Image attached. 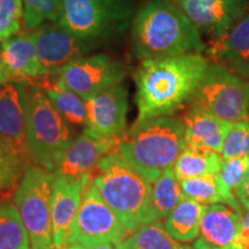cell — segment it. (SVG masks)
<instances>
[{
    "instance_id": "19",
    "label": "cell",
    "mask_w": 249,
    "mask_h": 249,
    "mask_svg": "<svg viewBox=\"0 0 249 249\" xmlns=\"http://www.w3.org/2000/svg\"><path fill=\"white\" fill-rule=\"evenodd\" d=\"M0 136L13 143L29 157L26 112L20 81H11L0 86Z\"/></svg>"
},
{
    "instance_id": "4",
    "label": "cell",
    "mask_w": 249,
    "mask_h": 249,
    "mask_svg": "<svg viewBox=\"0 0 249 249\" xmlns=\"http://www.w3.org/2000/svg\"><path fill=\"white\" fill-rule=\"evenodd\" d=\"M186 145L182 120L173 117L136 120L117 149L149 182L174 166Z\"/></svg>"
},
{
    "instance_id": "18",
    "label": "cell",
    "mask_w": 249,
    "mask_h": 249,
    "mask_svg": "<svg viewBox=\"0 0 249 249\" xmlns=\"http://www.w3.org/2000/svg\"><path fill=\"white\" fill-rule=\"evenodd\" d=\"M0 50L11 81L35 82L45 77L31 33H18L0 40Z\"/></svg>"
},
{
    "instance_id": "1",
    "label": "cell",
    "mask_w": 249,
    "mask_h": 249,
    "mask_svg": "<svg viewBox=\"0 0 249 249\" xmlns=\"http://www.w3.org/2000/svg\"><path fill=\"white\" fill-rule=\"evenodd\" d=\"M211 62L200 52L142 60L135 73L136 120L171 117L191 102Z\"/></svg>"
},
{
    "instance_id": "3",
    "label": "cell",
    "mask_w": 249,
    "mask_h": 249,
    "mask_svg": "<svg viewBox=\"0 0 249 249\" xmlns=\"http://www.w3.org/2000/svg\"><path fill=\"white\" fill-rule=\"evenodd\" d=\"M92 180L103 200L129 234L156 222L151 207L150 182L118 149L105 156L92 170Z\"/></svg>"
},
{
    "instance_id": "32",
    "label": "cell",
    "mask_w": 249,
    "mask_h": 249,
    "mask_svg": "<svg viewBox=\"0 0 249 249\" xmlns=\"http://www.w3.org/2000/svg\"><path fill=\"white\" fill-rule=\"evenodd\" d=\"M22 23V0H0V40L18 35Z\"/></svg>"
},
{
    "instance_id": "2",
    "label": "cell",
    "mask_w": 249,
    "mask_h": 249,
    "mask_svg": "<svg viewBox=\"0 0 249 249\" xmlns=\"http://www.w3.org/2000/svg\"><path fill=\"white\" fill-rule=\"evenodd\" d=\"M130 39L141 60L207 50L200 30L170 0H150L134 15Z\"/></svg>"
},
{
    "instance_id": "11",
    "label": "cell",
    "mask_w": 249,
    "mask_h": 249,
    "mask_svg": "<svg viewBox=\"0 0 249 249\" xmlns=\"http://www.w3.org/2000/svg\"><path fill=\"white\" fill-rule=\"evenodd\" d=\"M45 76L76 59L88 55L101 42L79 37L59 22H46L31 30Z\"/></svg>"
},
{
    "instance_id": "30",
    "label": "cell",
    "mask_w": 249,
    "mask_h": 249,
    "mask_svg": "<svg viewBox=\"0 0 249 249\" xmlns=\"http://www.w3.org/2000/svg\"><path fill=\"white\" fill-rule=\"evenodd\" d=\"M64 0H22L23 24L34 30L46 22H57Z\"/></svg>"
},
{
    "instance_id": "20",
    "label": "cell",
    "mask_w": 249,
    "mask_h": 249,
    "mask_svg": "<svg viewBox=\"0 0 249 249\" xmlns=\"http://www.w3.org/2000/svg\"><path fill=\"white\" fill-rule=\"evenodd\" d=\"M182 123L185 126L186 145L209 149L222 154L231 123L196 107H191Z\"/></svg>"
},
{
    "instance_id": "5",
    "label": "cell",
    "mask_w": 249,
    "mask_h": 249,
    "mask_svg": "<svg viewBox=\"0 0 249 249\" xmlns=\"http://www.w3.org/2000/svg\"><path fill=\"white\" fill-rule=\"evenodd\" d=\"M20 82L26 112L28 154L33 164L55 172L62 156L75 139L74 132L42 87L34 82Z\"/></svg>"
},
{
    "instance_id": "35",
    "label": "cell",
    "mask_w": 249,
    "mask_h": 249,
    "mask_svg": "<svg viewBox=\"0 0 249 249\" xmlns=\"http://www.w3.org/2000/svg\"><path fill=\"white\" fill-rule=\"evenodd\" d=\"M11 82V77H9V74L7 70H6L4 61H2L1 58V50H0V86L4 85V83Z\"/></svg>"
},
{
    "instance_id": "10",
    "label": "cell",
    "mask_w": 249,
    "mask_h": 249,
    "mask_svg": "<svg viewBox=\"0 0 249 249\" xmlns=\"http://www.w3.org/2000/svg\"><path fill=\"white\" fill-rule=\"evenodd\" d=\"M126 70L107 54H88L52 71L37 85L55 83L71 90L83 99L114 85L123 83Z\"/></svg>"
},
{
    "instance_id": "8",
    "label": "cell",
    "mask_w": 249,
    "mask_h": 249,
    "mask_svg": "<svg viewBox=\"0 0 249 249\" xmlns=\"http://www.w3.org/2000/svg\"><path fill=\"white\" fill-rule=\"evenodd\" d=\"M189 104L229 123L249 121V82L211 64Z\"/></svg>"
},
{
    "instance_id": "37",
    "label": "cell",
    "mask_w": 249,
    "mask_h": 249,
    "mask_svg": "<svg viewBox=\"0 0 249 249\" xmlns=\"http://www.w3.org/2000/svg\"><path fill=\"white\" fill-rule=\"evenodd\" d=\"M62 249H88V248H87L86 246H83L82 244H80V242H71V244L67 245L66 247Z\"/></svg>"
},
{
    "instance_id": "31",
    "label": "cell",
    "mask_w": 249,
    "mask_h": 249,
    "mask_svg": "<svg viewBox=\"0 0 249 249\" xmlns=\"http://www.w3.org/2000/svg\"><path fill=\"white\" fill-rule=\"evenodd\" d=\"M224 160L235 157H249V121L231 123L224 141Z\"/></svg>"
},
{
    "instance_id": "14",
    "label": "cell",
    "mask_w": 249,
    "mask_h": 249,
    "mask_svg": "<svg viewBox=\"0 0 249 249\" xmlns=\"http://www.w3.org/2000/svg\"><path fill=\"white\" fill-rule=\"evenodd\" d=\"M118 142L119 140L103 138L85 128L73 140L54 173L80 180L91 172L105 156L117 149Z\"/></svg>"
},
{
    "instance_id": "13",
    "label": "cell",
    "mask_w": 249,
    "mask_h": 249,
    "mask_svg": "<svg viewBox=\"0 0 249 249\" xmlns=\"http://www.w3.org/2000/svg\"><path fill=\"white\" fill-rule=\"evenodd\" d=\"M194 26L216 40L245 17V0H170Z\"/></svg>"
},
{
    "instance_id": "15",
    "label": "cell",
    "mask_w": 249,
    "mask_h": 249,
    "mask_svg": "<svg viewBox=\"0 0 249 249\" xmlns=\"http://www.w3.org/2000/svg\"><path fill=\"white\" fill-rule=\"evenodd\" d=\"M241 213L230 205H208L194 249H242L239 242Z\"/></svg>"
},
{
    "instance_id": "9",
    "label": "cell",
    "mask_w": 249,
    "mask_h": 249,
    "mask_svg": "<svg viewBox=\"0 0 249 249\" xmlns=\"http://www.w3.org/2000/svg\"><path fill=\"white\" fill-rule=\"evenodd\" d=\"M82 188V200L75 224L68 239L71 242H80L87 248L95 245L112 244L118 246L129 232L120 222L113 210L103 200L92 180V171L80 179Z\"/></svg>"
},
{
    "instance_id": "29",
    "label": "cell",
    "mask_w": 249,
    "mask_h": 249,
    "mask_svg": "<svg viewBox=\"0 0 249 249\" xmlns=\"http://www.w3.org/2000/svg\"><path fill=\"white\" fill-rule=\"evenodd\" d=\"M179 182L185 198L204 205L224 203L216 174L185 179Z\"/></svg>"
},
{
    "instance_id": "17",
    "label": "cell",
    "mask_w": 249,
    "mask_h": 249,
    "mask_svg": "<svg viewBox=\"0 0 249 249\" xmlns=\"http://www.w3.org/2000/svg\"><path fill=\"white\" fill-rule=\"evenodd\" d=\"M208 59L241 77H249V13L226 35L211 40Z\"/></svg>"
},
{
    "instance_id": "28",
    "label": "cell",
    "mask_w": 249,
    "mask_h": 249,
    "mask_svg": "<svg viewBox=\"0 0 249 249\" xmlns=\"http://www.w3.org/2000/svg\"><path fill=\"white\" fill-rule=\"evenodd\" d=\"M0 249H31L26 226L12 201L0 202Z\"/></svg>"
},
{
    "instance_id": "25",
    "label": "cell",
    "mask_w": 249,
    "mask_h": 249,
    "mask_svg": "<svg viewBox=\"0 0 249 249\" xmlns=\"http://www.w3.org/2000/svg\"><path fill=\"white\" fill-rule=\"evenodd\" d=\"M117 249H194V247L174 240L165 231L160 220H156L129 234L117 246Z\"/></svg>"
},
{
    "instance_id": "22",
    "label": "cell",
    "mask_w": 249,
    "mask_h": 249,
    "mask_svg": "<svg viewBox=\"0 0 249 249\" xmlns=\"http://www.w3.org/2000/svg\"><path fill=\"white\" fill-rule=\"evenodd\" d=\"M208 205L183 198L166 217L164 229L174 240L179 242H192L200 233L202 219Z\"/></svg>"
},
{
    "instance_id": "33",
    "label": "cell",
    "mask_w": 249,
    "mask_h": 249,
    "mask_svg": "<svg viewBox=\"0 0 249 249\" xmlns=\"http://www.w3.org/2000/svg\"><path fill=\"white\" fill-rule=\"evenodd\" d=\"M239 242L242 249H249V210H246L240 216Z\"/></svg>"
},
{
    "instance_id": "6",
    "label": "cell",
    "mask_w": 249,
    "mask_h": 249,
    "mask_svg": "<svg viewBox=\"0 0 249 249\" xmlns=\"http://www.w3.org/2000/svg\"><path fill=\"white\" fill-rule=\"evenodd\" d=\"M134 0H64L57 22L79 37L103 43L132 26Z\"/></svg>"
},
{
    "instance_id": "7",
    "label": "cell",
    "mask_w": 249,
    "mask_h": 249,
    "mask_svg": "<svg viewBox=\"0 0 249 249\" xmlns=\"http://www.w3.org/2000/svg\"><path fill=\"white\" fill-rule=\"evenodd\" d=\"M55 173L31 165L24 173L13 202L30 239L31 249H54L51 207Z\"/></svg>"
},
{
    "instance_id": "12",
    "label": "cell",
    "mask_w": 249,
    "mask_h": 249,
    "mask_svg": "<svg viewBox=\"0 0 249 249\" xmlns=\"http://www.w3.org/2000/svg\"><path fill=\"white\" fill-rule=\"evenodd\" d=\"M85 128L103 138L120 140L127 132L128 90L123 83L114 85L86 98Z\"/></svg>"
},
{
    "instance_id": "27",
    "label": "cell",
    "mask_w": 249,
    "mask_h": 249,
    "mask_svg": "<svg viewBox=\"0 0 249 249\" xmlns=\"http://www.w3.org/2000/svg\"><path fill=\"white\" fill-rule=\"evenodd\" d=\"M183 198L179 180L173 167H170L160 174L152 187L151 207L155 220L166 218Z\"/></svg>"
},
{
    "instance_id": "21",
    "label": "cell",
    "mask_w": 249,
    "mask_h": 249,
    "mask_svg": "<svg viewBox=\"0 0 249 249\" xmlns=\"http://www.w3.org/2000/svg\"><path fill=\"white\" fill-rule=\"evenodd\" d=\"M33 161L12 142L0 136V202L12 201Z\"/></svg>"
},
{
    "instance_id": "26",
    "label": "cell",
    "mask_w": 249,
    "mask_h": 249,
    "mask_svg": "<svg viewBox=\"0 0 249 249\" xmlns=\"http://www.w3.org/2000/svg\"><path fill=\"white\" fill-rule=\"evenodd\" d=\"M39 86L44 89L55 110L71 126L86 127L87 105L80 95L55 83H43Z\"/></svg>"
},
{
    "instance_id": "16",
    "label": "cell",
    "mask_w": 249,
    "mask_h": 249,
    "mask_svg": "<svg viewBox=\"0 0 249 249\" xmlns=\"http://www.w3.org/2000/svg\"><path fill=\"white\" fill-rule=\"evenodd\" d=\"M81 200L82 188L80 180L55 173L51 207L54 249H62L68 245V239L80 210Z\"/></svg>"
},
{
    "instance_id": "24",
    "label": "cell",
    "mask_w": 249,
    "mask_h": 249,
    "mask_svg": "<svg viewBox=\"0 0 249 249\" xmlns=\"http://www.w3.org/2000/svg\"><path fill=\"white\" fill-rule=\"evenodd\" d=\"M249 174V157H235L224 160L222 170L216 174L224 204L241 213L239 193Z\"/></svg>"
},
{
    "instance_id": "36",
    "label": "cell",
    "mask_w": 249,
    "mask_h": 249,
    "mask_svg": "<svg viewBox=\"0 0 249 249\" xmlns=\"http://www.w3.org/2000/svg\"><path fill=\"white\" fill-rule=\"evenodd\" d=\"M88 249H117V246L112 244H101L92 246V247H90Z\"/></svg>"
},
{
    "instance_id": "23",
    "label": "cell",
    "mask_w": 249,
    "mask_h": 249,
    "mask_svg": "<svg viewBox=\"0 0 249 249\" xmlns=\"http://www.w3.org/2000/svg\"><path fill=\"white\" fill-rule=\"evenodd\" d=\"M224 158L220 154L209 149L185 145L173 170L179 181L196 177L218 174L222 170Z\"/></svg>"
},
{
    "instance_id": "34",
    "label": "cell",
    "mask_w": 249,
    "mask_h": 249,
    "mask_svg": "<svg viewBox=\"0 0 249 249\" xmlns=\"http://www.w3.org/2000/svg\"><path fill=\"white\" fill-rule=\"evenodd\" d=\"M239 201L246 210H249V174L239 193Z\"/></svg>"
}]
</instances>
